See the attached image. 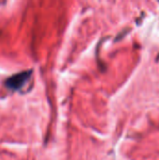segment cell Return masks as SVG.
Here are the masks:
<instances>
[{
    "instance_id": "6da1fadb",
    "label": "cell",
    "mask_w": 159,
    "mask_h": 160,
    "mask_svg": "<svg viewBox=\"0 0 159 160\" xmlns=\"http://www.w3.org/2000/svg\"><path fill=\"white\" fill-rule=\"evenodd\" d=\"M28 75H26V73H21L18 74L12 78H10L7 81V84L9 87L11 88H19L21 85H22V82L26 80Z\"/></svg>"
}]
</instances>
